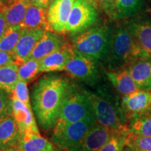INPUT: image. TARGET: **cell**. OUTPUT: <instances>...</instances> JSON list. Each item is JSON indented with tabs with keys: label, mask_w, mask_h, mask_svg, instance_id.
I'll list each match as a JSON object with an SVG mask.
<instances>
[{
	"label": "cell",
	"mask_w": 151,
	"mask_h": 151,
	"mask_svg": "<svg viewBox=\"0 0 151 151\" xmlns=\"http://www.w3.org/2000/svg\"><path fill=\"white\" fill-rule=\"evenodd\" d=\"M71 83L65 76L52 72L42 76L33 85L32 108L43 131L53 128Z\"/></svg>",
	"instance_id": "6da1fadb"
},
{
	"label": "cell",
	"mask_w": 151,
	"mask_h": 151,
	"mask_svg": "<svg viewBox=\"0 0 151 151\" xmlns=\"http://www.w3.org/2000/svg\"><path fill=\"white\" fill-rule=\"evenodd\" d=\"M148 55L141 49L128 29L127 24L113 28L110 50L105 63L108 71L127 67L134 61Z\"/></svg>",
	"instance_id": "7a4b0ae2"
},
{
	"label": "cell",
	"mask_w": 151,
	"mask_h": 151,
	"mask_svg": "<svg viewBox=\"0 0 151 151\" xmlns=\"http://www.w3.org/2000/svg\"><path fill=\"white\" fill-rule=\"evenodd\" d=\"M113 28L106 24L91 27L73 37V51L98 62H105L110 50Z\"/></svg>",
	"instance_id": "3957f363"
},
{
	"label": "cell",
	"mask_w": 151,
	"mask_h": 151,
	"mask_svg": "<svg viewBox=\"0 0 151 151\" xmlns=\"http://www.w3.org/2000/svg\"><path fill=\"white\" fill-rule=\"evenodd\" d=\"M93 109L94 116L98 123L111 129H120L126 126L125 118L116 100L106 90L100 88L93 92L82 88Z\"/></svg>",
	"instance_id": "277c9868"
},
{
	"label": "cell",
	"mask_w": 151,
	"mask_h": 151,
	"mask_svg": "<svg viewBox=\"0 0 151 151\" xmlns=\"http://www.w3.org/2000/svg\"><path fill=\"white\" fill-rule=\"evenodd\" d=\"M88 119H96L92 106L83 88L72 83L56 122L71 123Z\"/></svg>",
	"instance_id": "5b68a950"
},
{
	"label": "cell",
	"mask_w": 151,
	"mask_h": 151,
	"mask_svg": "<svg viewBox=\"0 0 151 151\" xmlns=\"http://www.w3.org/2000/svg\"><path fill=\"white\" fill-rule=\"evenodd\" d=\"M97 122L96 119L71 123L56 122L52 128L50 141L58 148L72 150L80 144Z\"/></svg>",
	"instance_id": "8992f818"
},
{
	"label": "cell",
	"mask_w": 151,
	"mask_h": 151,
	"mask_svg": "<svg viewBox=\"0 0 151 151\" xmlns=\"http://www.w3.org/2000/svg\"><path fill=\"white\" fill-rule=\"evenodd\" d=\"M99 63L73 51L65 71L72 78L90 86H95L100 80Z\"/></svg>",
	"instance_id": "52a82bcc"
},
{
	"label": "cell",
	"mask_w": 151,
	"mask_h": 151,
	"mask_svg": "<svg viewBox=\"0 0 151 151\" xmlns=\"http://www.w3.org/2000/svg\"><path fill=\"white\" fill-rule=\"evenodd\" d=\"M97 18L93 6L84 0H75L66 26L65 33L78 34L90 27Z\"/></svg>",
	"instance_id": "ba28073f"
},
{
	"label": "cell",
	"mask_w": 151,
	"mask_h": 151,
	"mask_svg": "<svg viewBox=\"0 0 151 151\" xmlns=\"http://www.w3.org/2000/svg\"><path fill=\"white\" fill-rule=\"evenodd\" d=\"M122 97L120 107L125 119L148 112L151 107V91L139 90Z\"/></svg>",
	"instance_id": "9c48e42d"
},
{
	"label": "cell",
	"mask_w": 151,
	"mask_h": 151,
	"mask_svg": "<svg viewBox=\"0 0 151 151\" xmlns=\"http://www.w3.org/2000/svg\"><path fill=\"white\" fill-rule=\"evenodd\" d=\"M75 0H55L49 6L48 21L50 30L65 33L66 26Z\"/></svg>",
	"instance_id": "30bf717a"
},
{
	"label": "cell",
	"mask_w": 151,
	"mask_h": 151,
	"mask_svg": "<svg viewBox=\"0 0 151 151\" xmlns=\"http://www.w3.org/2000/svg\"><path fill=\"white\" fill-rule=\"evenodd\" d=\"M118 129H111L97 122L87 134L80 144L75 148L69 150L97 151L114 135Z\"/></svg>",
	"instance_id": "8fae6325"
},
{
	"label": "cell",
	"mask_w": 151,
	"mask_h": 151,
	"mask_svg": "<svg viewBox=\"0 0 151 151\" xmlns=\"http://www.w3.org/2000/svg\"><path fill=\"white\" fill-rule=\"evenodd\" d=\"M70 44L62 34L46 30L38 41L29 58L40 60L56 50Z\"/></svg>",
	"instance_id": "7c38bea8"
},
{
	"label": "cell",
	"mask_w": 151,
	"mask_h": 151,
	"mask_svg": "<svg viewBox=\"0 0 151 151\" xmlns=\"http://www.w3.org/2000/svg\"><path fill=\"white\" fill-rule=\"evenodd\" d=\"M46 30L23 29L22 35L15 47L13 54L16 63L20 65L29 59L32 52Z\"/></svg>",
	"instance_id": "4fadbf2b"
},
{
	"label": "cell",
	"mask_w": 151,
	"mask_h": 151,
	"mask_svg": "<svg viewBox=\"0 0 151 151\" xmlns=\"http://www.w3.org/2000/svg\"><path fill=\"white\" fill-rule=\"evenodd\" d=\"M126 24L139 46L151 55V18L141 17Z\"/></svg>",
	"instance_id": "5bb4252c"
},
{
	"label": "cell",
	"mask_w": 151,
	"mask_h": 151,
	"mask_svg": "<svg viewBox=\"0 0 151 151\" xmlns=\"http://www.w3.org/2000/svg\"><path fill=\"white\" fill-rule=\"evenodd\" d=\"M73 53L71 44L56 50L39 60L41 73H52L65 69L67 64Z\"/></svg>",
	"instance_id": "9a60e30c"
},
{
	"label": "cell",
	"mask_w": 151,
	"mask_h": 151,
	"mask_svg": "<svg viewBox=\"0 0 151 151\" xmlns=\"http://www.w3.org/2000/svg\"><path fill=\"white\" fill-rule=\"evenodd\" d=\"M127 67L139 89L151 91V55L137 59Z\"/></svg>",
	"instance_id": "2e32d148"
},
{
	"label": "cell",
	"mask_w": 151,
	"mask_h": 151,
	"mask_svg": "<svg viewBox=\"0 0 151 151\" xmlns=\"http://www.w3.org/2000/svg\"><path fill=\"white\" fill-rule=\"evenodd\" d=\"M21 131L12 114L0 121V150L18 148Z\"/></svg>",
	"instance_id": "e0dca14e"
},
{
	"label": "cell",
	"mask_w": 151,
	"mask_h": 151,
	"mask_svg": "<svg viewBox=\"0 0 151 151\" xmlns=\"http://www.w3.org/2000/svg\"><path fill=\"white\" fill-rule=\"evenodd\" d=\"M106 74L115 89L122 96L127 95L139 90L127 67L113 71H106Z\"/></svg>",
	"instance_id": "ac0fdd59"
},
{
	"label": "cell",
	"mask_w": 151,
	"mask_h": 151,
	"mask_svg": "<svg viewBox=\"0 0 151 151\" xmlns=\"http://www.w3.org/2000/svg\"><path fill=\"white\" fill-rule=\"evenodd\" d=\"M12 106V115L16 119L21 132L27 131V130L39 132L32 112V109L28 107L20 100L13 97Z\"/></svg>",
	"instance_id": "d6986e66"
},
{
	"label": "cell",
	"mask_w": 151,
	"mask_h": 151,
	"mask_svg": "<svg viewBox=\"0 0 151 151\" xmlns=\"http://www.w3.org/2000/svg\"><path fill=\"white\" fill-rule=\"evenodd\" d=\"M55 148L51 141L33 130L21 132L18 148L23 151H52Z\"/></svg>",
	"instance_id": "ffe728a7"
},
{
	"label": "cell",
	"mask_w": 151,
	"mask_h": 151,
	"mask_svg": "<svg viewBox=\"0 0 151 151\" xmlns=\"http://www.w3.org/2000/svg\"><path fill=\"white\" fill-rule=\"evenodd\" d=\"M20 25L26 29L50 30L46 9L31 4Z\"/></svg>",
	"instance_id": "44dd1931"
},
{
	"label": "cell",
	"mask_w": 151,
	"mask_h": 151,
	"mask_svg": "<svg viewBox=\"0 0 151 151\" xmlns=\"http://www.w3.org/2000/svg\"><path fill=\"white\" fill-rule=\"evenodd\" d=\"M31 4L29 0H12L1 10L8 27L18 25L23 20L27 9Z\"/></svg>",
	"instance_id": "7402d4cb"
},
{
	"label": "cell",
	"mask_w": 151,
	"mask_h": 151,
	"mask_svg": "<svg viewBox=\"0 0 151 151\" xmlns=\"http://www.w3.org/2000/svg\"><path fill=\"white\" fill-rule=\"evenodd\" d=\"M144 8L143 0H116L111 18L121 19L139 14Z\"/></svg>",
	"instance_id": "603a6c76"
},
{
	"label": "cell",
	"mask_w": 151,
	"mask_h": 151,
	"mask_svg": "<svg viewBox=\"0 0 151 151\" xmlns=\"http://www.w3.org/2000/svg\"><path fill=\"white\" fill-rule=\"evenodd\" d=\"M18 81V65L13 63L0 67V88L11 94Z\"/></svg>",
	"instance_id": "cb8c5ba5"
},
{
	"label": "cell",
	"mask_w": 151,
	"mask_h": 151,
	"mask_svg": "<svg viewBox=\"0 0 151 151\" xmlns=\"http://www.w3.org/2000/svg\"><path fill=\"white\" fill-rule=\"evenodd\" d=\"M23 29L20 24L8 27L0 39V50L12 52L22 35Z\"/></svg>",
	"instance_id": "d4e9b609"
},
{
	"label": "cell",
	"mask_w": 151,
	"mask_h": 151,
	"mask_svg": "<svg viewBox=\"0 0 151 151\" xmlns=\"http://www.w3.org/2000/svg\"><path fill=\"white\" fill-rule=\"evenodd\" d=\"M39 60L29 58L18 65V80L30 83L40 74Z\"/></svg>",
	"instance_id": "484cf974"
},
{
	"label": "cell",
	"mask_w": 151,
	"mask_h": 151,
	"mask_svg": "<svg viewBox=\"0 0 151 151\" xmlns=\"http://www.w3.org/2000/svg\"><path fill=\"white\" fill-rule=\"evenodd\" d=\"M148 112L130 119V132L136 134L151 137V113Z\"/></svg>",
	"instance_id": "4316f807"
},
{
	"label": "cell",
	"mask_w": 151,
	"mask_h": 151,
	"mask_svg": "<svg viewBox=\"0 0 151 151\" xmlns=\"http://www.w3.org/2000/svg\"><path fill=\"white\" fill-rule=\"evenodd\" d=\"M129 132V128L127 125L119 129L97 151H122L125 146L126 138Z\"/></svg>",
	"instance_id": "83f0119b"
},
{
	"label": "cell",
	"mask_w": 151,
	"mask_h": 151,
	"mask_svg": "<svg viewBox=\"0 0 151 151\" xmlns=\"http://www.w3.org/2000/svg\"><path fill=\"white\" fill-rule=\"evenodd\" d=\"M125 146L134 151H151V137L141 136L129 132L126 138Z\"/></svg>",
	"instance_id": "f1b7e54d"
},
{
	"label": "cell",
	"mask_w": 151,
	"mask_h": 151,
	"mask_svg": "<svg viewBox=\"0 0 151 151\" xmlns=\"http://www.w3.org/2000/svg\"><path fill=\"white\" fill-rule=\"evenodd\" d=\"M11 96L20 100L28 107L32 109L31 105L29 90L27 88V83L20 80L17 81V83L14 86L12 93H11Z\"/></svg>",
	"instance_id": "f546056e"
},
{
	"label": "cell",
	"mask_w": 151,
	"mask_h": 151,
	"mask_svg": "<svg viewBox=\"0 0 151 151\" xmlns=\"http://www.w3.org/2000/svg\"><path fill=\"white\" fill-rule=\"evenodd\" d=\"M11 94L0 88V121L12 114Z\"/></svg>",
	"instance_id": "4dcf8cb0"
},
{
	"label": "cell",
	"mask_w": 151,
	"mask_h": 151,
	"mask_svg": "<svg viewBox=\"0 0 151 151\" xmlns=\"http://www.w3.org/2000/svg\"><path fill=\"white\" fill-rule=\"evenodd\" d=\"M116 1V0H97V4L111 17L114 10Z\"/></svg>",
	"instance_id": "1f68e13d"
},
{
	"label": "cell",
	"mask_w": 151,
	"mask_h": 151,
	"mask_svg": "<svg viewBox=\"0 0 151 151\" xmlns=\"http://www.w3.org/2000/svg\"><path fill=\"white\" fill-rule=\"evenodd\" d=\"M13 63H16V60H15V57L13 52L0 50V67Z\"/></svg>",
	"instance_id": "d6a6232c"
},
{
	"label": "cell",
	"mask_w": 151,
	"mask_h": 151,
	"mask_svg": "<svg viewBox=\"0 0 151 151\" xmlns=\"http://www.w3.org/2000/svg\"><path fill=\"white\" fill-rule=\"evenodd\" d=\"M55 0H29L32 4L42 7V8L47 9L51 5Z\"/></svg>",
	"instance_id": "836d02e7"
},
{
	"label": "cell",
	"mask_w": 151,
	"mask_h": 151,
	"mask_svg": "<svg viewBox=\"0 0 151 151\" xmlns=\"http://www.w3.org/2000/svg\"><path fill=\"white\" fill-rule=\"evenodd\" d=\"M8 28L6 22L5 21V19L4 18L2 13L0 12V39L5 33L6 30Z\"/></svg>",
	"instance_id": "e575fe53"
},
{
	"label": "cell",
	"mask_w": 151,
	"mask_h": 151,
	"mask_svg": "<svg viewBox=\"0 0 151 151\" xmlns=\"http://www.w3.org/2000/svg\"><path fill=\"white\" fill-rule=\"evenodd\" d=\"M84 1H86L87 2L93 6H97V0H84Z\"/></svg>",
	"instance_id": "d590c367"
},
{
	"label": "cell",
	"mask_w": 151,
	"mask_h": 151,
	"mask_svg": "<svg viewBox=\"0 0 151 151\" xmlns=\"http://www.w3.org/2000/svg\"><path fill=\"white\" fill-rule=\"evenodd\" d=\"M1 151H23L20 149H19L18 148H9V149H6V150H1Z\"/></svg>",
	"instance_id": "8d00e7d4"
},
{
	"label": "cell",
	"mask_w": 151,
	"mask_h": 151,
	"mask_svg": "<svg viewBox=\"0 0 151 151\" xmlns=\"http://www.w3.org/2000/svg\"><path fill=\"white\" fill-rule=\"evenodd\" d=\"M52 151H70L69 150H67V149H63V148H58V147H55L53 149V150Z\"/></svg>",
	"instance_id": "74e56055"
},
{
	"label": "cell",
	"mask_w": 151,
	"mask_h": 151,
	"mask_svg": "<svg viewBox=\"0 0 151 151\" xmlns=\"http://www.w3.org/2000/svg\"><path fill=\"white\" fill-rule=\"evenodd\" d=\"M122 151H134L133 150V149L130 148V147L127 146H124L123 150H122Z\"/></svg>",
	"instance_id": "f35d334b"
},
{
	"label": "cell",
	"mask_w": 151,
	"mask_h": 151,
	"mask_svg": "<svg viewBox=\"0 0 151 151\" xmlns=\"http://www.w3.org/2000/svg\"><path fill=\"white\" fill-rule=\"evenodd\" d=\"M3 4H2V3L1 2V1H0V11H1V9H2V7H3Z\"/></svg>",
	"instance_id": "ab89813d"
},
{
	"label": "cell",
	"mask_w": 151,
	"mask_h": 151,
	"mask_svg": "<svg viewBox=\"0 0 151 151\" xmlns=\"http://www.w3.org/2000/svg\"><path fill=\"white\" fill-rule=\"evenodd\" d=\"M12 1V0H8V2H9V1Z\"/></svg>",
	"instance_id": "60d3db41"
},
{
	"label": "cell",
	"mask_w": 151,
	"mask_h": 151,
	"mask_svg": "<svg viewBox=\"0 0 151 151\" xmlns=\"http://www.w3.org/2000/svg\"><path fill=\"white\" fill-rule=\"evenodd\" d=\"M0 151H1V150H0Z\"/></svg>",
	"instance_id": "b9f144b4"
}]
</instances>
